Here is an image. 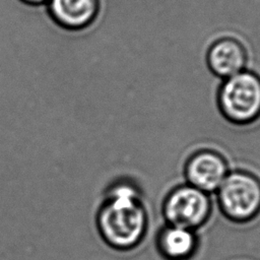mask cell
Here are the masks:
<instances>
[{
	"label": "cell",
	"mask_w": 260,
	"mask_h": 260,
	"mask_svg": "<svg viewBox=\"0 0 260 260\" xmlns=\"http://www.w3.org/2000/svg\"><path fill=\"white\" fill-rule=\"evenodd\" d=\"M146 212L136 189L127 184L115 186L98 213V228L104 240L117 249L139 243L146 229Z\"/></svg>",
	"instance_id": "1"
},
{
	"label": "cell",
	"mask_w": 260,
	"mask_h": 260,
	"mask_svg": "<svg viewBox=\"0 0 260 260\" xmlns=\"http://www.w3.org/2000/svg\"><path fill=\"white\" fill-rule=\"evenodd\" d=\"M220 113L231 122L248 124L260 117V77L243 70L225 78L217 90Z\"/></svg>",
	"instance_id": "2"
},
{
	"label": "cell",
	"mask_w": 260,
	"mask_h": 260,
	"mask_svg": "<svg viewBox=\"0 0 260 260\" xmlns=\"http://www.w3.org/2000/svg\"><path fill=\"white\" fill-rule=\"evenodd\" d=\"M217 191L220 209L232 220L247 221L260 211V181L250 173H229Z\"/></svg>",
	"instance_id": "3"
},
{
	"label": "cell",
	"mask_w": 260,
	"mask_h": 260,
	"mask_svg": "<svg viewBox=\"0 0 260 260\" xmlns=\"http://www.w3.org/2000/svg\"><path fill=\"white\" fill-rule=\"evenodd\" d=\"M210 201L207 193L184 185L173 190L164 205V214L171 225L194 230L208 218Z\"/></svg>",
	"instance_id": "4"
},
{
	"label": "cell",
	"mask_w": 260,
	"mask_h": 260,
	"mask_svg": "<svg viewBox=\"0 0 260 260\" xmlns=\"http://www.w3.org/2000/svg\"><path fill=\"white\" fill-rule=\"evenodd\" d=\"M228 174L224 158L214 151H199L186 165L189 185L205 193L217 190Z\"/></svg>",
	"instance_id": "5"
},
{
	"label": "cell",
	"mask_w": 260,
	"mask_h": 260,
	"mask_svg": "<svg viewBox=\"0 0 260 260\" xmlns=\"http://www.w3.org/2000/svg\"><path fill=\"white\" fill-rule=\"evenodd\" d=\"M206 63L214 76L225 79L245 69L248 54L244 45L237 39L220 38L208 48Z\"/></svg>",
	"instance_id": "6"
},
{
	"label": "cell",
	"mask_w": 260,
	"mask_h": 260,
	"mask_svg": "<svg viewBox=\"0 0 260 260\" xmlns=\"http://www.w3.org/2000/svg\"><path fill=\"white\" fill-rule=\"evenodd\" d=\"M48 5L55 22L73 30L90 25L100 11V0H49Z\"/></svg>",
	"instance_id": "7"
},
{
	"label": "cell",
	"mask_w": 260,
	"mask_h": 260,
	"mask_svg": "<svg viewBox=\"0 0 260 260\" xmlns=\"http://www.w3.org/2000/svg\"><path fill=\"white\" fill-rule=\"evenodd\" d=\"M158 248L161 254L171 260H185L196 247V238L192 230L169 225L158 236Z\"/></svg>",
	"instance_id": "8"
},
{
	"label": "cell",
	"mask_w": 260,
	"mask_h": 260,
	"mask_svg": "<svg viewBox=\"0 0 260 260\" xmlns=\"http://www.w3.org/2000/svg\"><path fill=\"white\" fill-rule=\"evenodd\" d=\"M21 1H23L24 3H27V4H31V5H39V4L48 2L49 0H21Z\"/></svg>",
	"instance_id": "9"
}]
</instances>
